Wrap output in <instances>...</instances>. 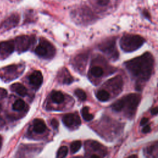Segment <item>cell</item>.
Segmentation results:
<instances>
[{
	"instance_id": "6da1fadb",
	"label": "cell",
	"mask_w": 158,
	"mask_h": 158,
	"mask_svg": "<svg viewBox=\"0 0 158 158\" xmlns=\"http://www.w3.org/2000/svg\"><path fill=\"white\" fill-rule=\"evenodd\" d=\"M125 66L130 74L138 80H149L154 68V58L149 52L127 61Z\"/></svg>"
},
{
	"instance_id": "7a4b0ae2",
	"label": "cell",
	"mask_w": 158,
	"mask_h": 158,
	"mask_svg": "<svg viewBox=\"0 0 158 158\" xmlns=\"http://www.w3.org/2000/svg\"><path fill=\"white\" fill-rule=\"evenodd\" d=\"M145 39L137 35H125L120 41V47L125 52H132L140 48L145 43Z\"/></svg>"
},
{
	"instance_id": "3957f363",
	"label": "cell",
	"mask_w": 158,
	"mask_h": 158,
	"mask_svg": "<svg viewBox=\"0 0 158 158\" xmlns=\"http://www.w3.org/2000/svg\"><path fill=\"white\" fill-rule=\"evenodd\" d=\"M123 110L126 108L128 115L132 116L137 110L141 100V96L138 94L131 93L122 98Z\"/></svg>"
},
{
	"instance_id": "277c9868",
	"label": "cell",
	"mask_w": 158,
	"mask_h": 158,
	"mask_svg": "<svg viewBox=\"0 0 158 158\" xmlns=\"http://www.w3.org/2000/svg\"><path fill=\"white\" fill-rule=\"evenodd\" d=\"M36 55L41 58H50L55 54V48L46 40H42L35 49Z\"/></svg>"
},
{
	"instance_id": "5b68a950",
	"label": "cell",
	"mask_w": 158,
	"mask_h": 158,
	"mask_svg": "<svg viewBox=\"0 0 158 158\" xmlns=\"http://www.w3.org/2000/svg\"><path fill=\"white\" fill-rule=\"evenodd\" d=\"M99 48L104 53L110 56L115 59L119 57V53L116 46V40L114 39L109 40L102 43L99 45Z\"/></svg>"
},
{
	"instance_id": "8992f818",
	"label": "cell",
	"mask_w": 158,
	"mask_h": 158,
	"mask_svg": "<svg viewBox=\"0 0 158 158\" xmlns=\"http://www.w3.org/2000/svg\"><path fill=\"white\" fill-rule=\"evenodd\" d=\"M63 122L67 127L78 126L81 124L80 117L77 114H68L65 115L63 118Z\"/></svg>"
},
{
	"instance_id": "52a82bcc",
	"label": "cell",
	"mask_w": 158,
	"mask_h": 158,
	"mask_svg": "<svg viewBox=\"0 0 158 158\" xmlns=\"http://www.w3.org/2000/svg\"><path fill=\"white\" fill-rule=\"evenodd\" d=\"M29 82L31 85L36 88H38L41 86L43 81V77L41 72L39 70L34 71L29 76Z\"/></svg>"
},
{
	"instance_id": "ba28073f",
	"label": "cell",
	"mask_w": 158,
	"mask_h": 158,
	"mask_svg": "<svg viewBox=\"0 0 158 158\" xmlns=\"http://www.w3.org/2000/svg\"><path fill=\"white\" fill-rule=\"evenodd\" d=\"M32 39L27 36H23L17 38L16 42L17 48L20 52H23L27 50L31 44Z\"/></svg>"
},
{
	"instance_id": "9c48e42d",
	"label": "cell",
	"mask_w": 158,
	"mask_h": 158,
	"mask_svg": "<svg viewBox=\"0 0 158 158\" xmlns=\"http://www.w3.org/2000/svg\"><path fill=\"white\" fill-rule=\"evenodd\" d=\"M14 50V44L13 41H5L0 43V54L2 55H9Z\"/></svg>"
},
{
	"instance_id": "30bf717a",
	"label": "cell",
	"mask_w": 158,
	"mask_h": 158,
	"mask_svg": "<svg viewBox=\"0 0 158 158\" xmlns=\"http://www.w3.org/2000/svg\"><path fill=\"white\" fill-rule=\"evenodd\" d=\"M46 125L45 122L40 119H36L34 121V130L37 134H42L46 131Z\"/></svg>"
},
{
	"instance_id": "8fae6325",
	"label": "cell",
	"mask_w": 158,
	"mask_h": 158,
	"mask_svg": "<svg viewBox=\"0 0 158 158\" xmlns=\"http://www.w3.org/2000/svg\"><path fill=\"white\" fill-rule=\"evenodd\" d=\"M11 90L18 94L21 96H25L27 94V90L22 84L19 83H15L11 87Z\"/></svg>"
},
{
	"instance_id": "7c38bea8",
	"label": "cell",
	"mask_w": 158,
	"mask_h": 158,
	"mask_svg": "<svg viewBox=\"0 0 158 158\" xmlns=\"http://www.w3.org/2000/svg\"><path fill=\"white\" fill-rule=\"evenodd\" d=\"M51 99L54 102L57 104L62 103L64 101V96L61 92L58 91H55L51 93Z\"/></svg>"
},
{
	"instance_id": "4fadbf2b",
	"label": "cell",
	"mask_w": 158,
	"mask_h": 158,
	"mask_svg": "<svg viewBox=\"0 0 158 158\" xmlns=\"http://www.w3.org/2000/svg\"><path fill=\"white\" fill-rule=\"evenodd\" d=\"M96 97L101 101H107L110 98V94L106 90H101L97 92Z\"/></svg>"
},
{
	"instance_id": "5bb4252c",
	"label": "cell",
	"mask_w": 158,
	"mask_h": 158,
	"mask_svg": "<svg viewBox=\"0 0 158 158\" xmlns=\"http://www.w3.org/2000/svg\"><path fill=\"white\" fill-rule=\"evenodd\" d=\"M25 106V103L24 101L19 99L14 102V103L13 105V109L16 111H20L24 109Z\"/></svg>"
},
{
	"instance_id": "9a60e30c",
	"label": "cell",
	"mask_w": 158,
	"mask_h": 158,
	"mask_svg": "<svg viewBox=\"0 0 158 158\" xmlns=\"http://www.w3.org/2000/svg\"><path fill=\"white\" fill-rule=\"evenodd\" d=\"M82 115L86 121H90L93 119V116L89 113V108L87 106L83 108L82 110Z\"/></svg>"
},
{
	"instance_id": "2e32d148",
	"label": "cell",
	"mask_w": 158,
	"mask_h": 158,
	"mask_svg": "<svg viewBox=\"0 0 158 158\" xmlns=\"http://www.w3.org/2000/svg\"><path fill=\"white\" fill-rule=\"evenodd\" d=\"M91 74L95 77H100L103 75L104 71L102 67L99 66H94L91 69Z\"/></svg>"
},
{
	"instance_id": "e0dca14e",
	"label": "cell",
	"mask_w": 158,
	"mask_h": 158,
	"mask_svg": "<svg viewBox=\"0 0 158 158\" xmlns=\"http://www.w3.org/2000/svg\"><path fill=\"white\" fill-rule=\"evenodd\" d=\"M82 147V142L81 141H75L70 145V151L72 154H75L80 150Z\"/></svg>"
},
{
	"instance_id": "ac0fdd59",
	"label": "cell",
	"mask_w": 158,
	"mask_h": 158,
	"mask_svg": "<svg viewBox=\"0 0 158 158\" xmlns=\"http://www.w3.org/2000/svg\"><path fill=\"white\" fill-rule=\"evenodd\" d=\"M90 146L92 148V149H93L96 151H99L100 153H102V154L103 153H106V152L104 151V150H105L104 148L99 143H98L96 142H92L90 144Z\"/></svg>"
},
{
	"instance_id": "d6986e66",
	"label": "cell",
	"mask_w": 158,
	"mask_h": 158,
	"mask_svg": "<svg viewBox=\"0 0 158 158\" xmlns=\"http://www.w3.org/2000/svg\"><path fill=\"white\" fill-rule=\"evenodd\" d=\"M68 153V148L67 146H61L58 151L56 157L58 158L65 157Z\"/></svg>"
},
{
	"instance_id": "ffe728a7",
	"label": "cell",
	"mask_w": 158,
	"mask_h": 158,
	"mask_svg": "<svg viewBox=\"0 0 158 158\" xmlns=\"http://www.w3.org/2000/svg\"><path fill=\"white\" fill-rule=\"evenodd\" d=\"M75 95L81 101H85L87 99V95L85 92L82 89H77L75 91Z\"/></svg>"
},
{
	"instance_id": "44dd1931",
	"label": "cell",
	"mask_w": 158,
	"mask_h": 158,
	"mask_svg": "<svg viewBox=\"0 0 158 158\" xmlns=\"http://www.w3.org/2000/svg\"><path fill=\"white\" fill-rule=\"evenodd\" d=\"M51 125H52V127H53L54 128H58V127H59L58 121L56 119H52L51 121Z\"/></svg>"
},
{
	"instance_id": "7402d4cb",
	"label": "cell",
	"mask_w": 158,
	"mask_h": 158,
	"mask_svg": "<svg viewBox=\"0 0 158 158\" xmlns=\"http://www.w3.org/2000/svg\"><path fill=\"white\" fill-rule=\"evenodd\" d=\"M110 1V0H98V3L100 6H106L107 5H108Z\"/></svg>"
},
{
	"instance_id": "603a6c76",
	"label": "cell",
	"mask_w": 158,
	"mask_h": 158,
	"mask_svg": "<svg viewBox=\"0 0 158 158\" xmlns=\"http://www.w3.org/2000/svg\"><path fill=\"white\" fill-rule=\"evenodd\" d=\"M150 131H151V127H150L149 125H147L145 126L143 128V130H142V131L144 134L148 133V132H149Z\"/></svg>"
},
{
	"instance_id": "cb8c5ba5",
	"label": "cell",
	"mask_w": 158,
	"mask_h": 158,
	"mask_svg": "<svg viewBox=\"0 0 158 158\" xmlns=\"http://www.w3.org/2000/svg\"><path fill=\"white\" fill-rule=\"evenodd\" d=\"M148 121H149V119H148V118H146V117H143V118L142 119L141 122H140V125H145Z\"/></svg>"
},
{
	"instance_id": "d4e9b609",
	"label": "cell",
	"mask_w": 158,
	"mask_h": 158,
	"mask_svg": "<svg viewBox=\"0 0 158 158\" xmlns=\"http://www.w3.org/2000/svg\"><path fill=\"white\" fill-rule=\"evenodd\" d=\"M151 114H153V115H157V107H156V108H153L152 110H151Z\"/></svg>"
},
{
	"instance_id": "484cf974",
	"label": "cell",
	"mask_w": 158,
	"mask_h": 158,
	"mask_svg": "<svg viewBox=\"0 0 158 158\" xmlns=\"http://www.w3.org/2000/svg\"><path fill=\"white\" fill-rule=\"evenodd\" d=\"M90 157H99L100 156L99 155H96V154H92Z\"/></svg>"
},
{
	"instance_id": "4316f807",
	"label": "cell",
	"mask_w": 158,
	"mask_h": 158,
	"mask_svg": "<svg viewBox=\"0 0 158 158\" xmlns=\"http://www.w3.org/2000/svg\"><path fill=\"white\" fill-rule=\"evenodd\" d=\"M2 145V138L1 136H0V148H1Z\"/></svg>"
},
{
	"instance_id": "83f0119b",
	"label": "cell",
	"mask_w": 158,
	"mask_h": 158,
	"mask_svg": "<svg viewBox=\"0 0 158 158\" xmlns=\"http://www.w3.org/2000/svg\"><path fill=\"white\" fill-rule=\"evenodd\" d=\"M129 157H137V156H135V155H131V156H129Z\"/></svg>"
}]
</instances>
